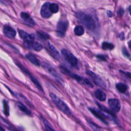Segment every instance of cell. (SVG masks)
Here are the masks:
<instances>
[{
	"instance_id": "44dd1931",
	"label": "cell",
	"mask_w": 131,
	"mask_h": 131,
	"mask_svg": "<svg viewBox=\"0 0 131 131\" xmlns=\"http://www.w3.org/2000/svg\"><path fill=\"white\" fill-rule=\"evenodd\" d=\"M14 95L17 97L18 99L20 100L21 101H23L24 102L26 103L27 104H28L29 106H30V107L33 108V105L32 104V103L27 99V98L26 97H25L24 96L20 94H18V93H14Z\"/></svg>"
},
{
	"instance_id": "7402d4cb",
	"label": "cell",
	"mask_w": 131,
	"mask_h": 131,
	"mask_svg": "<svg viewBox=\"0 0 131 131\" xmlns=\"http://www.w3.org/2000/svg\"><path fill=\"white\" fill-rule=\"evenodd\" d=\"M40 120L43 122L46 130H54V129L52 128V127L51 125V124H50V123L47 121V120L46 119L43 118L42 116H40Z\"/></svg>"
},
{
	"instance_id": "277c9868",
	"label": "cell",
	"mask_w": 131,
	"mask_h": 131,
	"mask_svg": "<svg viewBox=\"0 0 131 131\" xmlns=\"http://www.w3.org/2000/svg\"><path fill=\"white\" fill-rule=\"evenodd\" d=\"M61 53L64 59L69 64L71 65V66L75 69H78V60L72 53L65 49H63L61 50Z\"/></svg>"
},
{
	"instance_id": "1f68e13d",
	"label": "cell",
	"mask_w": 131,
	"mask_h": 131,
	"mask_svg": "<svg viewBox=\"0 0 131 131\" xmlns=\"http://www.w3.org/2000/svg\"><path fill=\"white\" fill-rule=\"evenodd\" d=\"M122 73H123L124 74H125L127 77H128L129 78H130V73L129 72H124L123 71H121Z\"/></svg>"
},
{
	"instance_id": "2e32d148",
	"label": "cell",
	"mask_w": 131,
	"mask_h": 131,
	"mask_svg": "<svg viewBox=\"0 0 131 131\" xmlns=\"http://www.w3.org/2000/svg\"><path fill=\"white\" fill-rule=\"evenodd\" d=\"M26 57L29 61H30V62H31L32 63H33L35 66H37V67H39L40 66V63L39 61L33 54H30V53H28V54L26 55Z\"/></svg>"
},
{
	"instance_id": "d6a6232c",
	"label": "cell",
	"mask_w": 131,
	"mask_h": 131,
	"mask_svg": "<svg viewBox=\"0 0 131 131\" xmlns=\"http://www.w3.org/2000/svg\"><path fill=\"white\" fill-rule=\"evenodd\" d=\"M106 13H107V16H108V17H112V16H113V13H112L111 11H109V10L107 11Z\"/></svg>"
},
{
	"instance_id": "f1b7e54d",
	"label": "cell",
	"mask_w": 131,
	"mask_h": 131,
	"mask_svg": "<svg viewBox=\"0 0 131 131\" xmlns=\"http://www.w3.org/2000/svg\"><path fill=\"white\" fill-rule=\"evenodd\" d=\"M38 37L40 38V39H45V40H47L49 38V36L48 34H47L46 33L42 31H37V32Z\"/></svg>"
},
{
	"instance_id": "484cf974",
	"label": "cell",
	"mask_w": 131,
	"mask_h": 131,
	"mask_svg": "<svg viewBox=\"0 0 131 131\" xmlns=\"http://www.w3.org/2000/svg\"><path fill=\"white\" fill-rule=\"evenodd\" d=\"M102 48L104 50H112L114 48V46L111 43L107 42H103L102 44Z\"/></svg>"
},
{
	"instance_id": "83f0119b",
	"label": "cell",
	"mask_w": 131,
	"mask_h": 131,
	"mask_svg": "<svg viewBox=\"0 0 131 131\" xmlns=\"http://www.w3.org/2000/svg\"><path fill=\"white\" fill-rule=\"evenodd\" d=\"M88 124L90 126V127L94 130H101L102 128H101L98 125H97L96 124H95V123L90 121V120H86Z\"/></svg>"
},
{
	"instance_id": "8992f818",
	"label": "cell",
	"mask_w": 131,
	"mask_h": 131,
	"mask_svg": "<svg viewBox=\"0 0 131 131\" xmlns=\"http://www.w3.org/2000/svg\"><path fill=\"white\" fill-rule=\"evenodd\" d=\"M41 66L46 71L50 73L52 76L54 77L58 81H60V82H63V80L60 77V76L58 74L56 71L49 64L45 61H42L41 62Z\"/></svg>"
},
{
	"instance_id": "8fae6325",
	"label": "cell",
	"mask_w": 131,
	"mask_h": 131,
	"mask_svg": "<svg viewBox=\"0 0 131 131\" xmlns=\"http://www.w3.org/2000/svg\"><path fill=\"white\" fill-rule=\"evenodd\" d=\"M20 16L21 19L26 25L31 27H33L35 26V24L34 20L32 19V18L30 16V15L28 13L26 12H22L20 13Z\"/></svg>"
},
{
	"instance_id": "4dcf8cb0",
	"label": "cell",
	"mask_w": 131,
	"mask_h": 131,
	"mask_svg": "<svg viewBox=\"0 0 131 131\" xmlns=\"http://www.w3.org/2000/svg\"><path fill=\"white\" fill-rule=\"evenodd\" d=\"M124 33L123 32H121L119 34V37L120 38V39L121 40H123L124 39Z\"/></svg>"
},
{
	"instance_id": "30bf717a",
	"label": "cell",
	"mask_w": 131,
	"mask_h": 131,
	"mask_svg": "<svg viewBox=\"0 0 131 131\" xmlns=\"http://www.w3.org/2000/svg\"><path fill=\"white\" fill-rule=\"evenodd\" d=\"M108 104L111 110L114 112L117 113L120 110V101L117 99L113 98L109 99L108 101Z\"/></svg>"
},
{
	"instance_id": "52a82bcc",
	"label": "cell",
	"mask_w": 131,
	"mask_h": 131,
	"mask_svg": "<svg viewBox=\"0 0 131 131\" xmlns=\"http://www.w3.org/2000/svg\"><path fill=\"white\" fill-rule=\"evenodd\" d=\"M16 64L17 65V66H18L19 68H20V69L25 73H26V74L29 77V78H30V79H31V80L33 82V83L35 84V85L36 86V87L38 89V90L39 91H40V92H42V93H44V92H43V89H42V88L41 87V85L40 84V83H39V82L38 81V80H37L33 75H31V73H30V72L28 71V70H27V69H26L25 68H24V67L23 66V65L21 64H20L19 63H17Z\"/></svg>"
},
{
	"instance_id": "d4e9b609",
	"label": "cell",
	"mask_w": 131,
	"mask_h": 131,
	"mask_svg": "<svg viewBox=\"0 0 131 131\" xmlns=\"http://www.w3.org/2000/svg\"><path fill=\"white\" fill-rule=\"evenodd\" d=\"M49 9L52 13H56L59 10V6L55 3H50L49 5Z\"/></svg>"
},
{
	"instance_id": "4fadbf2b",
	"label": "cell",
	"mask_w": 131,
	"mask_h": 131,
	"mask_svg": "<svg viewBox=\"0 0 131 131\" xmlns=\"http://www.w3.org/2000/svg\"><path fill=\"white\" fill-rule=\"evenodd\" d=\"M50 3L47 2L45 3L41 7L40 9V14L41 16L45 18H49L52 14V13L49 9V5Z\"/></svg>"
},
{
	"instance_id": "4316f807",
	"label": "cell",
	"mask_w": 131,
	"mask_h": 131,
	"mask_svg": "<svg viewBox=\"0 0 131 131\" xmlns=\"http://www.w3.org/2000/svg\"><path fill=\"white\" fill-rule=\"evenodd\" d=\"M3 108H4V112L6 116H8L9 115V107L7 101L6 100H3Z\"/></svg>"
},
{
	"instance_id": "ac0fdd59",
	"label": "cell",
	"mask_w": 131,
	"mask_h": 131,
	"mask_svg": "<svg viewBox=\"0 0 131 131\" xmlns=\"http://www.w3.org/2000/svg\"><path fill=\"white\" fill-rule=\"evenodd\" d=\"M96 104H97V105L99 107V108L103 111H104L105 113H107L108 115H109L110 116H111L113 119L114 121H115V119H116V116L115 115V114L114 113V112L113 111H110L108 109H107L106 107H105L104 106L100 104V103H98L97 102H96Z\"/></svg>"
},
{
	"instance_id": "ba28073f",
	"label": "cell",
	"mask_w": 131,
	"mask_h": 131,
	"mask_svg": "<svg viewBox=\"0 0 131 131\" xmlns=\"http://www.w3.org/2000/svg\"><path fill=\"white\" fill-rule=\"evenodd\" d=\"M85 73L96 85L103 88L106 87V84L95 73L88 70L85 71Z\"/></svg>"
},
{
	"instance_id": "d590c367",
	"label": "cell",
	"mask_w": 131,
	"mask_h": 131,
	"mask_svg": "<svg viewBox=\"0 0 131 131\" xmlns=\"http://www.w3.org/2000/svg\"><path fill=\"white\" fill-rule=\"evenodd\" d=\"M0 130H5V129L3 128L1 125H0Z\"/></svg>"
},
{
	"instance_id": "603a6c76",
	"label": "cell",
	"mask_w": 131,
	"mask_h": 131,
	"mask_svg": "<svg viewBox=\"0 0 131 131\" xmlns=\"http://www.w3.org/2000/svg\"><path fill=\"white\" fill-rule=\"evenodd\" d=\"M74 33L75 35L77 36H81L84 34V28L82 26H77L75 27L74 30Z\"/></svg>"
},
{
	"instance_id": "8d00e7d4",
	"label": "cell",
	"mask_w": 131,
	"mask_h": 131,
	"mask_svg": "<svg viewBox=\"0 0 131 131\" xmlns=\"http://www.w3.org/2000/svg\"><path fill=\"white\" fill-rule=\"evenodd\" d=\"M128 11L129 12V13H130V6H129L128 7Z\"/></svg>"
},
{
	"instance_id": "6da1fadb",
	"label": "cell",
	"mask_w": 131,
	"mask_h": 131,
	"mask_svg": "<svg viewBox=\"0 0 131 131\" xmlns=\"http://www.w3.org/2000/svg\"><path fill=\"white\" fill-rule=\"evenodd\" d=\"M76 16L78 21L83 25L89 30L95 31L98 27L97 18L91 14H87L82 11H78Z\"/></svg>"
},
{
	"instance_id": "9a60e30c",
	"label": "cell",
	"mask_w": 131,
	"mask_h": 131,
	"mask_svg": "<svg viewBox=\"0 0 131 131\" xmlns=\"http://www.w3.org/2000/svg\"><path fill=\"white\" fill-rule=\"evenodd\" d=\"M18 33L21 38L25 41H32L35 39L34 35L33 34H29L22 30H19Z\"/></svg>"
},
{
	"instance_id": "5b68a950",
	"label": "cell",
	"mask_w": 131,
	"mask_h": 131,
	"mask_svg": "<svg viewBox=\"0 0 131 131\" xmlns=\"http://www.w3.org/2000/svg\"><path fill=\"white\" fill-rule=\"evenodd\" d=\"M89 110L93 114L94 116H95L96 118L99 119L100 121H101L102 122H103L105 124H108L106 119H110V118L111 119H112L111 118H112L111 117L109 116L108 115H106L101 111H99L96 108H89Z\"/></svg>"
},
{
	"instance_id": "ffe728a7",
	"label": "cell",
	"mask_w": 131,
	"mask_h": 131,
	"mask_svg": "<svg viewBox=\"0 0 131 131\" xmlns=\"http://www.w3.org/2000/svg\"><path fill=\"white\" fill-rule=\"evenodd\" d=\"M48 47H49V50H50V51L52 53V54L53 55V56L55 58H56V59H59L60 58V55L59 52H58V51L56 50V49L55 48V47L53 45H52L50 42H48Z\"/></svg>"
},
{
	"instance_id": "e575fe53",
	"label": "cell",
	"mask_w": 131,
	"mask_h": 131,
	"mask_svg": "<svg viewBox=\"0 0 131 131\" xmlns=\"http://www.w3.org/2000/svg\"><path fill=\"white\" fill-rule=\"evenodd\" d=\"M123 12H124V11L123 9H119V11H118V13L119 14H120L121 15H122L123 14Z\"/></svg>"
},
{
	"instance_id": "9c48e42d",
	"label": "cell",
	"mask_w": 131,
	"mask_h": 131,
	"mask_svg": "<svg viewBox=\"0 0 131 131\" xmlns=\"http://www.w3.org/2000/svg\"><path fill=\"white\" fill-rule=\"evenodd\" d=\"M68 26V23L66 21L60 20L57 24L56 33L58 36L60 37H64L67 29Z\"/></svg>"
},
{
	"instance_id": "7a4b0ae2",
	"label": "cell",
	"mask_w": 131,
	"mask_h": 131,
	"mask_svg": "<svg viewBox=\"0 0 131 131\" xmlns=\"http://www.w3.org/2000/svg\"><path fill=\"white\" fill-rule=\"evenodd\" d=\"M59 68H60V69L61 70V71H62V73L69 75V76H70L73 79L76 80L79 83L84 84L85 85H86L88 86H89L90 88L93 87V85L92 84V83L88 79L84 78L79 75L76 74L75 73L72 72L71 71L69 70L67 68L63 67V66H61V65L60 66Z\"/></svg>"
},
{
	"instance_id": "5bb4252c",
	"label": "cell",
	"mask_w": 131,
	"mask_h": 131,
	"mask_svg": "<svg viewBox=\"0 0 131 131\" xmlns=\"http://www.w3.org/2000/svg\"><path fill=\"white\" fill-rule=\"evenodd\" d=\"M24 45L27 48L34 50L35 51H39L42 49V46L38 42L32 41H25Z\"/></svg>"
},
{
	"instance_id": "cb8c5ba5",
	"label": "cell",
	"mask_w": 131,
	"mask_h": 131,
	"mask_svg": "<svg viewBox=\"0 0 131 131\" xmlns=\"http://www.w3.org/2000/svg\"><path fill=\"white\" fill-rule=\"evenodd\" d=\"M116 86L118 91L121 93H125L127 89V85L123 83H118L116 84Z\"/></svg>"
},
{
	"instance_id": "f546056e",
	"label": "cell",
	"mask_w": 131,
	"mask_h": 131,
	"mask_svg": "<svg viewBox=\"0 0 131 131\" xmlns=\"http://www.w3.org/2000/svg\"><path fill=\"white\" fill-rule=\"evenodd\" d=\"M122 52L123 54L125 56H126V57H128V58H129V57H130V55H129L128 52L127 51V50H126V49L125 47L122 48Z\"/></svg>"
},
{
	"instance_id": "836d02e7",
	"label": "cell",
	"mask_w": 131,
	"mask_h": 131,
	"mask_svg": "<svg viewBox=\"0 0 131 131\" xmlns=\"http://www.w3.org/2000/svg\"><path fill=\"white\" fill-rule=\"evenodd\" d=\"M98 58L99 59H101V60H106L105 59V57L103 56V55H98L97 56Z\"/></svg>"
},
{
	"instance_id": "3957f363",
	"label": "cell",
	"mask_w": 131,
	"mask_h": 131,
	"mask_svg": "<svg viewBox=\"0 0 131 131\" xmlns=\"http://www.w3.org/2000/svg\"><path fill=\"white\" fill-rule=\"evenodd\" d=\"M50 96L52 101L60 111L67 115H70L71 114V111L70 109L62 100H61L53 93H50Z\"/></svg>"
},
{
	"instance_id": "d6986e66",
	"label": "cell",
	"mask_w": 131,
	"mask_h": 131,
	"mask_svg": "<svg viewBox=\"0 0 131 131\" xmlns=\"http://www.w3.org/2000/svg\"><path fill=\"white\" fill-rule=\"evenodd\" d=\"M16 105L17 107L24 113L28 115H30L31 114V112L21 102H17L16 103Z\"/></svg>"
},
{
	"instance_id": "7c38bea8",
	"label": "cell",
	"mask_w": 131,
	"mask_h": 131,
	"mask_svg": "<svg viewBox=\"0 0 131 131\" xmlns=\"http://www.w3.org/2000/svg\"><path fill=\"white\" fill-rule=\"evenodd\" d=\"M4 35L8 38H13L16 34V32L12 27L9 25H5L3 29Z\"/></svg>"
},
{
	"instance_id": "e0dca14e",
	"label": "cell",
	"mask_w": 131,
	"mask_h": 131,
	"mask_svg": "<svg viewBox=\"0 0 131 131\" xmlns=\"http://www.w3.org/2000/svg\"><path fill=\"white\" fill-rule=\"evenodd\" d=\"M95 97L100 101H103L106 99V94L101 90L98 89L95 92Z\"/></svg>"
}]
</instances>
